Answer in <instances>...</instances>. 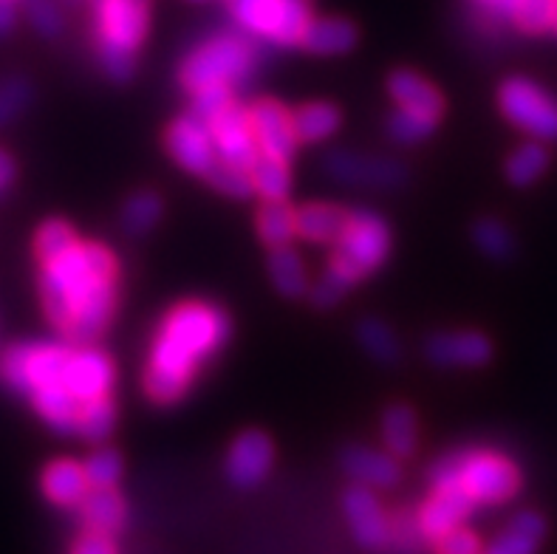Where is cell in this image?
Here are the masks:
<instances>
[{"instance_id":"45","label":"cell","mask_w":557,"mask_h":554,"mask_svg":"<svg viewBox=\"0 0 557 554\" xmlns=\"http://www.w3.org/2000/svg\"><path fill=\"white\" fill-rule=\"evenodd\" d=\"M424 534L419 532V524L413 515L405 513L403 518L391 520V541L388 546H396V552L403 554H417L419 552V541H422Z\"/></svg>"},{"instance_id":"20","label":"cell","mask_w":557,"mask_h":554,"mask_svg":"<svg viewBox=\"0 0 557 554\" xmlns=\"http://www.w3.org/2000/svg\"><path fill=\"white\" fill-rule=\"evenodd\" d=\"M388 91L403 111L422 113V116H431V120H442V113H445L442 94L413 71H394L388 79Z\"/></svg>"},{"instance_id":"14","label":"cell","mask_w":557,"mask_h":554,"mask_svg":"<svg viewBox=\"0 0 557 554\" xmlns=\"http://www.w3.org/2000/svg\"><path fill=\"white\" fill-rule=\"evenodd\" d=\"M249 125H252L255 145L261 150V156L269 159H281L289 162L295 156L297 136L292 127V113L275 102V99H261L249 108Z\"/></svg>"},{"instance_id":"40","label":"cell","mask_w":557,"mask_h":554,"mask_svg":"<svg viewBox=\"0 0 557 554\" xmlns=\"http://www.w3.org/2000/svg\"><path fill=\"white\" fill-rule=\"evenodd\" d=\"M207 178H210L212 187L219 189V193H224V196L247 198V196H252V193H255L249 170L235 168V164H226V162H221V159L212 164L210 173H207Z\"/></svg>"},{"instance_id":"19","label":"cell","mask_w":557,"mask_h":554,"mask_svg":"<svg viewBox=\"0 0 557 554\" xmlns=\"http://www.w3.org/2000/svg\"><path fill=\"white\" fill-rule=\"evenodd\" d=\"M343 470L362 487H380V490H388V487L399 484L403 478V467L394 456H385L380 450L371 447H346L343 456H339Z\"/></svg>"},{"instance_id":"21","label":"cell","mask_w":557,"mask_h":554,"mask_svg":"<svg viewBox=\"0 0 557 554\" xmlns=\"http://www.w3.org/2000/svg\"><path fill=\"white\" fill-rule=\"evenodd\" d=\"M125 501L113 487H91L79 501V518L88 532L116 534L125 527Z\"/></svg>"},{"instance_id":"34","label":"cell","mask_w":557,"mask_h":554,"mask_svg":"<svg viewBox=\"0 0 557 554\" xmlns=\"http://www.w3.org/2000/svg\"><path fill=\"white\" fill-rule=\"evenodd\" d=\"M557 0H512L509 21L521 28L523 35H544L555 23Z\"/></svg>"},{"instance_id":"48","label":"cell","mask_w":557,"mask_h":554,"mask_svg":"<svg viewBox=\"0 0 557 554\" xmlns=\"http://www.w3.org/2000/svg\"><path fill=\"white\" fill-rule=\"evenodd\" d=\"M346 295V286L339 281H334L332 274L325 272L323 278H320V283L314 288H311V300L318 303V306H334V303L339 300V297Z\"/></svg>"},{"instance_id":"5","label":"cell","mask_w":557,"mask_h":554,"mask_svg":"<svg viewBox=\"0 0 557 554\" xmlns=\"http://www.w3.org/2000/svg\"><path fill=\"white\" fill-rule=\"evenodd\" d=\"M145 0H99L97 3V57L113 83L134 77V54L148 35Z\"/></svg>"},{"instance_id":"38","label":"cell","mask_w":557,"mask_h":554,"mask_svg":"<svg viewBox=\"0 0 557 554\" xmlns=\"http://www.w3.org/2000/svg\"><path fill=\"white\" fill-rule=\"evenodd\" d=\"M438 120H431V116H422V113H410L396 108L388 116V136L399 145H417L424 136H431L436 131Z\"/></svg>"},{"instance_id":"42","label":"cell","mask_w":557,"mask_h":554,"mask_svg":"<svg viewBox=\"0 0 557 554\" xmlns=\"http://www.w3.org/2000/svg\"><path fill=\"white\" fill-rule=\"evenodd\" d=\"M32 102V85L23 77H9L0 83V125H9L14 116H21Z\"/></svg>"},{"instance_id":"23","label":"cell","mask_w":557,"mask_h":554,"mask_svg":"<svg viewBox=\"0 0 557 554\" xmlns=\"http://www.w3.org/2000/svg\"><path fill=\"white\" fill-rule=\"evenodd\" d=\"M546 538V518L535 509H523L509 520L487 554H537Z\"/></svg>"},{"instance_id":"10","label":"cell","mask_w":557,"mask_h":554,"mask_svg":"<svg viewBox=\"0 0 557 554\" xmlns=\"http://www.w3.org/2000/svg\"><path fill=\"white\" fill-rule=\"evenodd\" d=\"M164 145H168V153L173 156V162L182 164L187 173H196V176H207L212 164L219 162L210 125L198 120L196 113H187V116L173 122L168 127Z\"/></svg>"},{"instance_id":"54","label":"cell","mask_w":557,"mask_h":554,"mask_svg":"<svg viewBox=\"0 0 557 554\" xmlns=\"http://www.w3.org/2000/svg\"><path fill=\"white\" fill-rule=\"evenodd\" d=\"M63 3H79V0H63Z\"/></svg>"},{"instance_id":"46","label":"cell","mask_w":557,"mask_h":554,"mask_svg":"<svg viewBox=\"0 0 557 554\" xmlns=\"http://www.w3.org/2000/svg\"><path fill=\"white\" fill-rule=\"evenodd\" d=\"M433 552L436 554H481V541H479V534L470 532V529L456 527V529H450V532L438 534Z\"/></svg>"},{"instance_id":"11","label":"cell","mask_w":557,"mask_h":554,"mask_svg":"<svg viewBox=\"0 0 557 554\" xmlns=\"http://www.w3.org/2000/svg\"><path fill=\"white\" fill-rule=\"evenodd\" d=\"M343 513H346L348 527H351L354 538L368 552H380L388 549L391 541V520L382 513L380 501H376L371 487L354 484L343 492Z\"/></svg>"},{"instance_id":"44","label":"cell","mask_w":557,"mask_h":554,"mask_svg":"<svg viewBox=\"0 0 557 554\" xmlns=\"http://www.w3.org/2000/svg\"><path fill=\"white\" fill-rule=\"evenodd\" d=\"M226 106H233V88L226 85H212V88H205V91L193 94V111L198 120L210 125Z\"/></svg>"},{"instance_id":"41","label":"cell","mask_w":557,"mask_h":554,"mask_svg":"<svg viewBox=\"0 0 557 554\" xmlns=\"http://www.w3.org/2000/svg\"><path fill=\"white\" fill-rule=\"evenodd\" d=\"M83 467L88 487H116L122 476V458L113 450H97Z\"/></svg>"},{"instance_id":"2","label":"cell","mask_w":557,"mask_h":554,"mask_svg":"<svg viewBox=\"0 0 557 554\" xmlns=\"http://www.w3.org/2000/svg\"><path fill=\"white\" fill-rule=\"evenodd\" d=\"M116 258L102 244H77L42 263L40 297L51 323L63 331L97 295L116 286Z\"/></svg>"},{"instance_id":"52","label":"cell","mask_w":557,"mask_h":554,"mask_svg":"<svg viewBox=\"0 0 557 554\" xmlns=\"http://www.w3.org/2000/svg\"><path fill=\"white\" fill-rule=\"evenodd\" d=\"M552 28H555V32H557V12H555V23H552Z\"/></svg>"},{"instance_id":"31","label":"cell","mask_w":557,"mask_h":554,"mask_svg":"<svg viewBox=\"0 0 557 554\" xmlns=\"http://www.w3.org/2000/svg\"><path fill=\"white\" fill-rule=\"evenodd\" d=\"M549 168V153L541 141H527L518 150H512L507 159V178L516 187H530L544 176Z\"/></svg>"},{"instance_id":"9","label":"cell","mask_w":557,"mask_h":554,"mask_svg":"<svg viewBox=\"0 0 557 554\" xmlns=\"http://www.w3.org/2000/svg\"><path fill=\"white\" fill-rule=\"evenodd\" d=\"M498 108L512 122L537 141L557 139V99L530 77H509L498 88Z\"/></svg>"},{"instance_id":"18","label":"cell","mask_w":557,"mask_h":554,"mask_svg":"<svg viewBox=\"0 0 557 554\" xmlns=\"http://www.w3.org/2000/svg\"><path fill=\"white\" fill-rule=\"evenodd\" d=\"M473 498L465 490H459V487H438V490H433L431 501H424V506L419 509V532L436 541L438 534L461 527L470 518V513H473Z\"/></svg>"},{"instance_id":"8","label":"cell","mask_w":557,"mask_h":554,"mask_svg":"<svg viewBox=\"0 0 557 554\" xmlns=\"http://www.w3.org/2000/svg\"><path fill=\"white\" fill-rule=\"evenodd\" d=\"M71 348L63 343L12 345L0 359V377L14 393L32 396L46 385H63Z\"/></svg>"},{"instance_id":"26","label":"cell","mask_w":557,"mask_h":554,"mask_svg":"<svg viewBox=\"0 0 557 554\" xmlns=\"http://www.w3.org/2000/svg\"><path fill=\"white\" fill-rule=\"evenodd\" d=\"M297 235L311 244H334L339 238V232L346 230L348 212L332 204H309L300 212H295Z\"/></svg>"},{"instance_id":"6","label":"cell","mask_w":557,"mask_h":554,"mask_svg":"<svg viewBox=\"0 0 557 554\" xmlns=\"http://www.w3.org/2000/svg\"><path fill=\"white\" fill-rule=\"evenodd\" d=\"M391 253V230L385 218L371 210L348 212L346 230L334 241V255L329 263V274L343 286L366 281L368 274L388 260Z\"/></svg>"},{"instance_id":"16","label":"cell","mask_w":557,"mask_h":554,"mask_svg":"<svg viewBox=\"0 0 557 554\" xmlns=\"http://www.w3.org/2000/svg\"><path fill=\"white\" fill-rule=\"evenodd\" d=\"M63 385L69 387L79 402L102 399L111 393L113 385V362L108 354H102L94 345H79L71 352L69 366H65Z\"/></svg>"},{"instance_id":"50","label":"cell","mask_w":557,"mask_h":554,"mask_svg":"<svg viewBox=\"0 0 557 554\" xmlns=\"http://www.w3.org/2000/svg\"><path fill=\"white\" fill-rule=\"evenodd\" d=\"M14 26H17V9H14V3L0 0V40L12 35Z\"/></svg>"},{"instance_id":"51","label":"cell","mask_w":557,"mask_h":554,"mask_svg":"<svg viewBox=\"0 0 557 554\" xmlns=\"http://www.w3.org/2000/svg\"><path fill=\"white\" fill-rule=\"evenodd\" d=\"M473 3L487 9L493 17H509V12H512V0H473Z\"/></svg>"},{"instance_id":"22","label":"cell","mask_w":557,"mask_h":554,"mask_svg":"<svg viewBox=\"0 0 557 554\" xmlns=\"http://www.w3.org/2000/svg\"><path fill=\"white\" fill-rule=\"evenodd\" d=\"M32 402H35V410L40 414V419L49 424L51 430H57L60 435H74L77 433L79 410H83V402L74 396L65 385H46L40 391L32 393Z\"/></svg>"},{"instance_id":"33","label":"cell","mask_w":557,"mask_h":554,"mask_svg":"<svg viewBox=\"0 0 557 554\" xmlns=\"http://www.w3.org/2000/svg\"><path fill=\"white\" fill-rule=\"evenodd\" d=\"M113 424H116V407H113V402L108 399V396L83 402V410H79L77 421V435H83L85 442H106L108 435L113 433Z\"/></svg>"},{"instance_id":"29","label":"cell","mask_w":557,"mask_h":554,"mask_svg":"<svg viewBox=\"0 0 557 554\" xmlns=\"http://www.w3.org/2000/svg\"><path fill=\"white\" fill-rule=\"evenodd\" d=\"M297 141H323L339 127V111L329 102H309L292 113Z\"/></svg>"},{"instance_id":"4","label":"cell","mask_w":557,"mask_h":554,"mask_svg":"<svg viewBox=\"0 0 557 554\" xmlns=\"http://www.w3.org/2000/svg\"><path fill=\"white\" fill-rule=\"evenodd\" d=\"M258 60H261V51L252 37L224 32V35H212L184 57L178 79L190 94L205 91L212 85L238 88L252 77Z\"/></svg>"},{"instance_id":"27","label":"cell","mask_w":557,"mask_h":554,"mask_svg":"<svg viewBox=\"0 0 557 554\" xmlns=\"http://www.w3.org/2000/svg\"><path fill=\"white\" fill-rule=\"evenodd\" d=\"M382 439L391 456L408 458L417 453L419 444V421L408 405H391L382 416Z\"/></svg>"},{"instance_id":"43","label":"cell","mask_w":557,"mask_h":554,"mask_svg":"<svg viewBox=\"0 0 557 554\" xmlns=\"http://www.w3.org/2000/svg\"><path fill=\"white\" fill-rule=\"evenodd\" d=\"M21 3L37 35L57 37L63 32V14H60V7L54 0H21Z\"/></svg>"},{"instance_id":"47","label":"cell","mask_w":557,"mask_h":554,"mask_svg":"<svg viewBox=\"0 0 557 554\" xmlns=\"http://www.w3.org/2000/svg\"><path fill=\"white\" fill-rule=\"evenodd\" d=\"M71 554H120L116 552V543H113L111 534H102V532H85Z\"/></svg>"},{"instance_id":"55","label":"cell","mask_w":557,"mask_h":554,"mask_svg":"<svg viewBox=\"0 0 557 554\" xmlns=\"http://www.w3.org/2000/svg\"><path fill=\"white\" fill-rule=\"evenodd\" d=\"M94 3H99V0H94Z\"/></svg>"},{"instance_id":"32","label":"cell","mask_w":557,"mask_h":554,"mask_svg":"<svg viewBox=\"0 0 557 554\" xmlns=\"http://www.w3.org/2000/svg\"><path fill=\"white\" fill-rule=\"evenodd\" d=\"M252 176L255 193H261L263 201H286L292 187V176L286 162L281 159H269V156H258V162L249 168Z\"/></svg>"},{"instance_id":"25","label":"cell","mask_w":557,"mask_h":554,"mask_svg":"<svg viewBox=\"0 0 557 554\" xmlns=\"http://www.w3.org/2000/svg\"><path fill=\"white\" fill-rule=\"evenodd\" d=\"M300 46L311 54H346L357 46V28L343 17H318L304 28Z\"/></svg>"},{"instance_id":"24","label":"cell","mask_w":557,"mask_h":554,"mask_svg":"<svg viewBox=\"0 0 557 554\" xmlns=\"http://www.w3.org/2000/svg\"><path fill=\"white\" fill-rule=\"evenodd\" d=\"M88 490L91 487L85 478V467L77 461H51L42 472V495L57 506H79Z\"/></svg>"},{"instance_id":"15","label":"cell","mask_w":557,"mask_h":554,"mask_svg":"<svg viewBox=\"0 0 557 554\" xmlns=\"http://www.w3.org/2000/svg\"><path fill=\"white\" fill-rule=\"evenodd\" d=\"M325 173L343 184H371V187H394L408 178V170L394 159L360 156L351 150H334L325 156Z\"/></svg>"},{"instance_id":"12","label":"cell","mask_w":557,"mask_h":554,"mask_svg":"<svg viewBox=\"0 0 557 554\" xmlns=\"http://www.w3.org/2000/svg\"><path fill=\"white\" fill-rule=\"evenodd\" d=\"M210 134L215 141V153L221 162L235 164V168L249 170L258 162V145H255L252 125H249V111L240 106H226L224 111L210 122Z\"/></svg>"},{"instance_id":"49","label":"cell","mask_w":557,"mask_h":554,"mask_svg":"<svg viewBox=\"0 0 557 554\" xmlns=\"http://www.w3.org/2000/svg\"><path fill=\"white\" fill-rule=\"evenodd\" d=\"M14 176H17V170H14L12 156H9L7 150H0V196H3V193L12 187Z\"/></svg>"},{"instance_id":"13","label":"cell","mask_w":557,"mask_h":554,"mask_svg":"<svg viewBox=\"0 0 557 554\" xmlns=\"http://www.w3.org/2000/svg\"><path fill=\"white\" fill-rule=\"evenodd\" d=\"M272 458L275 450L272 442L261 430H247L233 442L230 453H226V478L230 484L238 490H255L267 481L269 470H272Z\"/></svg>"},{"instance_id":"3","label":"cell","mask_w":557,"mask_h":554,"mask_svg":"<svg viewBox=\"0 0 557 554\" xmlns=\"http://www.w3.org/2000/svg\"><path fill=\"white\" fill-rule=\"evenodd\" d=\"M433 490L459 487L473 504H504L521 492V470L495 450H453L431 467Z\"/></svg>"},{"instance_id":"30","label":"cell","mask_w":557,"mask_h":554,"mask_svg":"<svg viewBox=\"0 0 557 554\" xmlns=\"http://www.w3.org/2000/svg\"><path fill=\"white\" fill-rule=\"evenodd\" d=\"M258 235L269 249L286 246L297 235L295 210L286 201H267L258 212Z\"/></svg>"},{"instance_id":"37","label":"cell","mask_w":557,"mask_h":554,"mask_svg":"<svg viewBox=\"0 0 557 554\" xmlns=\"http://www.w3.org/2000/svg\"><path fill=\"white\" fill-rule=\"evenodd\" d=\"M360 343L376 362L382 366H394L396 359H399V340H396L394 331L388 329L380 320H366L360 325Z\"/></svg>"},{"instance_id":"35","label":"cell","mask_w":557,"mask_h":554,"mask_svg":"<svg viewBox=\"0 0 557 554\" xmlns=\"http://www.w3.org/2000/svg\"><path fill=\"white\" fill-rule=\"evenodd\" d=\"M79 241L71 230V224L60 221V218H51L46 224L37 230V238H35V253L40 258V263H49V260H57L60 255H65L69 249H74Z\"/></svg>"},{"instance_id":"36","label":"cell","mask_w":557,"mask_h":554,"mask_svg":"<svg viewBox=\"0 0 557 554\" xmlns=\"http://www.w3.org/2000/svg\"><path fill=\"white\" fill-rule=\"evenodd\" d=\"M473 241L481 253L495 260H509L516 253V241L509 235L507 224H502L498 218H481L473 226Z\"/></svg>"},{"instance_id":"28","label":"cell","mask_w":557,"mask_h":554,"mask_svg":"<svg viewBox=\"0 0 557 554\" xmlns=\"http://www.w3.org/2000/svg\"><path fill=\"white\" fill-rule=\"evenodd\" d=\"M269 274L283 297H304L309 292V274L304 258L286 246H275L269 255Z\"/></svg>"},{"instance_id":"39","label":"cell","mask_w":557,"mask_h":554,"mask_svg":"<svg viewBox=\"0 0 557 554\" xmlns=\"http://www.w3.org/2000/svg\"><path fill=\"white\" fill-rule=\"evenodd\" d=\"M159 218H162V201H159V196H153V193H136V196H131V201L125 204V210H122V226H125L127 232H134V235H141V232H148Z\"/></svg>"},{"instance_id":"53","label":"cell","mask_w":557,"mask_h":554,"mask_svg":"<svg viewBox=\"0 0 557 554\" xmlns=\"http://www.w3.org/2000/svg\"><path fill=\"white\" fill-rule=\"evenodd\" d=\"M3 3H21V0H3Z\"/></svg>"},{"instance_id":"1","label":"cell","mask_w":557,"mask_h":554,"mask_svg":"<svg viewBox=\"0 0 557 554\" xmlns=\"http://www.w3.org/2000/svg\"><path fill=\"white\" fill-rule=\"evenodd\" d=\"M230 340V317L210 303H182L164 317L145 371V391L153 402L173 405L190 391L193 377Z\"/></svg>"},{"instance_id":"7","label":"cell","mask_w":557,"mask_h":554,"mask_svg":"<svg viewBox=\"0 0 557 554\" xmlns=\"http://www.w3.org/2000/svg\"><path fill=\"white\" fill-rule=\"evenodd\" d=\"M230 14L244 35L272 46H295L309 26V0H230Z\"/></svg>"},{"instance_id":"17","label":"cell","mask_w":557,"mask_h":554,"mask_svg":"<svg viewBox=\"0 0 557 554\" xmlns=\"http://www.w3.org/2000/svg\"><path fill=\"white\" fill-rule=\"evenodd\" d=\"M428 359L442 368H479L493 359V343L479 331H445L428 340Z\"/></svg>"}]
</instances>
